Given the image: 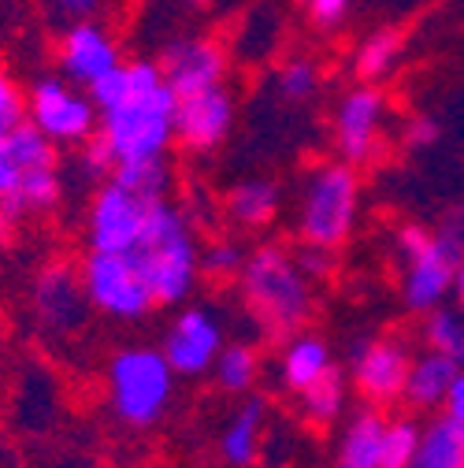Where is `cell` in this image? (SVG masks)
<instances>
[{"label": "cell", "instance_id": "1", "mask_svg": "<svg viewBox=\"0 0 464 468\" xmlns=\"http://www.w3.org/2000/svg\"><path fill=\"white\" fill-rule=\"evenodd\" d=\"M97 104V138L115 156V167L131 160L167 156L175 145V90L156 60H123L90 86Z\"/></svg>", "mask_w": 464, "mask_h": 468}, {"label": "cell", "instance_id": "2", "mask_svg": "<svg viewBox=\"0 0 464 468\" xmlns=\"http://www.w3.org/2000/svg\"><path fill=\"white\" fill-rule=\"evenodd\" d=\"M238 294L253 324L275 342L298 335L316 309L312 279L301 271L294 253L275 242H264L246 253L238 271Z\"/></svg>", "mask_w": 464, "mask_h": 468}, {"label": "cell", "instance_id": "3", "mask_svg": "<svg viewBox=\"0 0 464 468\" xmlns=\"http://www.w3.org/2000/svg\"><path fill=\"white\" fill-rule=\"evenodd\" d=\"M156 305H183L201 279V246L190 216L167 197L149 201L134 250L127 253Z\"/></svg>", "mask_w": 464, "mask_h": 468}, {"label": "cell", "instance_id": "4", "mask_svg": "<svg viewBox=\"0 0 464 468\" xmlns=\"http://www.w3.org/2000/svg\"><path fill=\"white\" fill-rule=\"evenodd\" d=\"M397 253L405 261L401 298L413 313H431L453 294L457 268L464 264V212H449L435 230L405 223L397 230Z\"/></svg>", "mask_w": 464, "mask_h": 468}, {"label": "cell", "instance_id": "5", "mask_svg": "<svg viewBox=\"0 0 464 468\" xmlns=\"http://www.w3.org/2000/svg\"><path fill=\"white\" fill-rule=\"evenodd\" d=\"M357 216H361V175L353 164L323 160L301 179L298 216H294L298 242L338 250L350 242Z\"/></svg>", "mask_w": 464, "mask_h": 468}, {"label": "cell", "instance_id": "6", "mask_svg": "<svg viewBox=\"0 0 464 468\" xmlns=\"http://www.w3.org/2000/svg\"><path fill=\"white\" fill-rule=\"evenodd\" d=\"M104 390H108V405L115 420L145 431L160 424L167 413L171 394H175V368L167 365L163 349L127 346L108 361Z\"/></svg>", "mask_w": 464, "mask_h": 468}, {"label": "cell", "instance_id": "7", "mask_svg": "<svg viewBox=\"0 0 464 468\" xmlns=\"http://www.w3.org/2000/svg\"><path fill=\"white\" fill-rule=\"evenodd\" d=\"M97 104L90 90L75 86L71 79L37 75L26 90V123H34L48 142L60 149H79L97 134Z\"/></svg>", "mask_w": 464, "mask_h": 468}, {"label": "cell", "instance_id": "8", "mask_svg": "<svg viewBox=\"0 0 464 468\" xmlns=\"http://www.w3.org/2000/svg\"><path fill=\"white\" fill-rule=\"evenodd\" d=\"M79 275H82V290L90 298V309H97L111 320L134 324V320H145L156 309L138 264L127 253L90 250L86 261L79 264Z\"/></svg>", "mask_w": 464, "mask_h": 468}, {"label": "cell", "instance_id": "9", "mask_svg": "<svg viewBox=\"0 0 464 468\" xmlns=\"http://www.w3.org/2000/svg\"><path fill=\"white\" fill-rule=\"evenodd\" d=\"M156 68L163 82L175 90V97L223 86L230 75V48L216 34L201 30H179L167 34L156 52Z\"/></svg>", "mask_w": 464, "mask_h": 468}, {"label": "cell", "instance_id": "10", "mask_svg": "<svg viewBox=\"0 0 464 468\" xmlns=\"http://www.w3.org/2000/svg\"><path fill=\"white\" fill-rule=\"evenodd\" d=\"M390 104L375 82H357L345 90L331 115V138L338 149V160L364 167L383 153V131H386Z\"/></svg>", "mask_w": 464, "mask_h": 468}, {"label": "cell", "instance_id": "11", "mask_svg": "<svg viewBox=\"0 0 464 468\" xmlns=\"http://www.w3.org/2000/svg\"><path fill=\"white\" fill-rule=\"evenodd\" d=\"M149 201L131 194L115 179H104L86 208V246L100 253H131L142 223H145Z\"/></svg>", "mask_w": 464, "mask_h": 468}, {"label": "cell", "instance_id": "12", "mask_svg": "<svg viewBox=\"0 0 464 468\" xmlns=\"http://www.w3.org/2000/svg\"><path fill=\"white\" fill-rule=\"evenodd\" d=\"M123 60H127L123 41L115 37L100 19H71L64 27L60 41H56V68H60L64 79H71L82 90L100 82Z\"/></svg>", "mask_w": 464, "mask_h": 468}, {"label": "cell", "instance_id": "13", "mask_svg": "<svg viewBox=\"0 0 464 468\" xmlns=\"http://www.w3.org/2000/svg\"><path fill=\"white\" fill-rule=\"evenodd\" d=\"M223 324H219V313L208 309V305H186L175 313V320L167 324L163 331V357L167 365L175 368V376H186V379H197V376H208L219 349H223Z\"/></svg>", "mask_w": 464, "mask_h": 468}, {"label": "cell", "instance_id": "14", "mask_svg": "<svg viewBox=\"0 0 464 468\" xmlns=\"http://www.w3.org/2000/svg\"><path fill=\"white\" fill-rule=\"evenodd\" d=\"M235 120H238V104H235V93L227 90V82L186 93L175 104V142L194 156H208L230 138Z\"/></svg>", "mask_w": 464, "mask_h": 468}, {"label": "cell", "instance_id": "15", "mask_svg": "<svg viewBox=\"0 0 464 468\" xmlns=\"http://www.w3.org/2000/svg\"><path fill=\"white\" fill-rule=\"evenodd\" d=\"M30 305L37 324L48 335H75L86 320H90V298L82 290V275L79 268H71L68 261H52L37 271L34 290H30Z\"/></svg>", "mask_w": 464, "mask_h": 468}, {"label": "cell", "instance_id": "16", "mask_svg": "<svg viewBox=\"0 0 464 468\" xmlns=\"http://www.w3.org/2000/svg\"><path fill=\"white\" fill-rule=\"evenodd\" d=\"M409 349L397 338H368L353 346V372L350 383L368 405H394L405 394V379H409Z\"/></svg>", "mask_w": 464, "mask_h": 468}, {"label": "cell", "instance_id": "17", "mask_svg": "<svg viewBox=\"0 0 464 468\" xmlns=\"http://www.w3.org/2000/svg\"><path fill=\"white\" fill-rule=\"evenodd\" d=\"M264 424H268V401L257 394L253 398L246 394L219 431V457L227 461V468H253L257 464L260 442H264Z\"/></svg>", "mask_w": 464, "mask_h": 468}, {"label": "cell", "instance_id": "18", "mask_svg": "<svg viewBox=\"0 0 464 468\" xmlns=\"http://www.w3.org/2000/svg\"><path fill=\"white\" fill-rule=\"evenodd\" d=\"M223 212L235 227H246V230H264L279 219L282 212V186L275 179H242L227 190L223 197Z\"/></svg>", "mask_w": 464, "mask_h": 468}, {"label": "cell", "instance_id": "19", "mask_svg": "<svg viewBox=\"0 0 464 468\" xmlns=\"http://www.w3.org/2000/svg\"><path fill=\"white\" fill-rule=\"evenodd\" d=\"M327 368H334V357H331V346L320 338V335H309V331H298L282 342V357H279V379L286 390L301 394L309 383H316Z\"/></svg>", "mask_w": 464, "mask_h": 468}, {"label": "cell", "instance_id": "20", "mask_svg": "<svg viewBox=\"0 0 464 468\" xmlns=\"http://www.w3.org/2000/svg\"><path fill=\"white\" fill-rule=\"evenodd\" d=\"M383 428L386 417L379 413V405L353 413L342 431L334 468H383Z\"/></svg>", "mask_w": 464, "mask_h": 468}, {"label": "cell", "instance_id": "21", "mask_svg": "<svg viewBox=\"0 0 464 468\" xmlns=\"http://www.w3.org/2000/svg\"><path fill=\"white\" fill-rule=\"evenodd\" d=\"M460 372V365L438 349H427V354L413 357L409 365V379H405V401L413 409H442V398L453 383V376Z\"/></svg>", "mask_w": 464, "mask_h": 468}, {"label": "cell", "instance_id": "22", "mask_svg": "<svg viewBox=\"0 0 464 468\" xmlns=\"http://www.w3.org/2000/svg\"><path fill=\"white\" fill-rule=\"evenodd\" d=\"M409 468H464V435L449 417H435L420 428V446Z\"/></svg>", "mask_w": 464, "mask_h": 468}, {"label": "cell", "instance_id": "23", "mask_svg": "<svg viewBox=\"0 0 464 468\" xmlns=\"http://www.w3.org/2000/svg\"><path fill=\"white\" fill-rule=\"evenodd\" d=\"M212 379L223 394L246 398L260 379V354L249 342H223L219 357L212 365Z\"/></svg>", "mask_w": 464, "mask_h": 468}, {"label": "cell", "instance_id": "24", "mask_svg": "<svg viewBox=\"0 0 464 468\" xmlns=\"http://www.w3.org/2000/svg\"><path fill=\"white\" fill-rule=\"evenodd\" d=\"M401 52H405V37L394 27L372 30L357 52H353V71L361 82H383L394 75V68L401 64Z\"/></svg>", "mask_w": 464, "mask_h": 468}, {"label": "cell", "instance_id": "25", "mask_svg": "<svg viewBox=\"0 0 464 468\" xmlns=\"http://www.w3.org/2000/svg\"><path fill=\"white\" fill-rule=\"evenodd\" d=\"M345 394H350V383L338 368H327L316 383H309L298 398H301V417L312 424V428H331L342 409H345Z\"/></svg>", "mask_w": 464, "mask_h": 468}, {"label": "cell", "instance_id": "26", "mask_svg": "<svg viewBox=\"0 0 464 468\" xmlns=\"http://www.w3.org/2000/svg\"><path fill=\"white\" fill-rule=\"evenodd\" d=\"M111 179L120 183V186H127L131 194L145 197V201H160V197H167V190H171V167H167V156L131 160V164L115 167Z\"/></svg>", "mask_w": 464, "mask_h": 468}, {"label": "cell", "instance_id": "27", "mask_svg": "<svg viewBox=\"0 0 464 468\" xmlns=\"http://www.w3.org/2000/svg\"><path fill=\"white\" fill-rule=\"evenodd\" d=\"M424 342L427 349H438V354L453 357L464 368V309H449L446 302L431 313H424Z\"/></svg>", "mask_w": 464, "mask_h": 468}, {"label": "cell", "instance_id": "28", "mask_svg": "<svg viewBox=\"0 0 464 468\" xmlns=\"http://www.w3.org/2000/svg\"><path fill=\"white\" fill-rule=\"evenodd\" d=\"M320 82H323V71H320V64L312 60V56H290L275 75V93L290 104H301V101L316 97Z\"/></svg>", "mask_w": 464, "mask_h": 468}, {"label": "cell", "instance_id": "29", "mask_svg": "<svg viewBox=\"0 0 464 468\" xmlns=\"http://www.w3.org/2000/svg\"><path fill=\"white\" fill-rule=\"evenodd\" d=\"M420 446V424L409 417L386 420L383 428V468H409Z\"/></svg>", "mask_w": 464, "mask_h": 468}, {"label": "cell", "instance_id": "30", "mask_svg": "<svg viewBox=\"0 0 464 468\" xmlns=\"http://www.w3.org/2000/svg\"><path fill=\"white\" fill-rule=\"evenodd\" d=\"M246 250L235 239H216L201 250V275H208L212 282H235L242 271Z\"/></svg>", "mask_w": 464, "mask_h": 468}, {"label": "cell", "instance_id": "31", "mask_svg": "<svg viewBox=\"0 0 464 468\" xmlns=\"http://www.w3.org/2000/svg\"><path fill=\"white\" fill-rule=\"evenodd\" d=\"M26 120V90L12 71L0 68V138Z\"/></svg>", "mask_w": 464, "mask_h": 468}, {"label": "cell", "instance_id": "32", "mask_svg": "<svg viewBox=\"0 0 464 468\" xmlns=\"http://www.w3.org/2000/svg\"><path fill=\"white\" fill-rule=\"evenodd\" d=\"M111 171H115V156L108 153V145L97 134L79 145V175H82V179L104 183V179H111Z\"/></svg>", "mask_w": 464, "mask_h": 468}, {"label": "cell", "instance_id": "33", "mask_svg": "<svg viewBox=\"0 0 464 468\" xmlns=\"http://www.w3.org/2000/svg\"><path fill=\"white\" fill-rule=\"evenodd\" d=\"M305 5V16L312 27L320 30H334L345 23V16L353 12V0H301Z\"/></svg>", "mask_w": 464, "mask_h": 468}, {"label": "cell", "instance_id": "34", "mask_svg": "<svg viewBox=\"0 0 464 468\" xmlns=\"http://www.w3.org/2000/svg\"><path fill=\"white\" fill-rule=\"evenodd\" d=\"M438 138H442V127H438V120L435 115H413L409 123H405V131H401V142H405V149H413V153H420V149H431V145H438Z\"/></svg>", "mask_w": 464, "mask_h": 468}, {"label": "cell", "instance_id": "35", "mask_svg": "<svg viewBox=\"0 0 464 468\" xmlns=\"http://www.w3.org/2000/svg\"><path fill=\"white\" fill-rule=\"evenodd\" d=\"M298 257V264H301V271L316 282V279H327L331 271H334V250H323V246H305L301 242V250L294 253Z\"/></svg>", "mask_w": 464, "mask_h": 468}, {"label": "cell", "instance_id": "36", "mask_svg": "<svg viewBox=\"0 0 464 468\" xmlns=\"http://www.w3.org/2000/svg\"><path fill=\"white\" fill-rule=\"evenodd\" d=\"M48 5H52L56 16H64V19H97L104 0H48Z\"/></svg>", "mask_w": 464, "mask_h": 468}, {"label": "cell", "instance_id": "37", "mask_svg": "<svg viewBox=\"0 0 464 468\" xmlns=\"http://www.w3.org/2000/svg\"><path fill=\"white\" fill-rule=\"evenodd\" d=\"M442 417H449L453 424L464 428V368L453 376V383H449V390L442 398Z\"/></svg>", "mask_w": 464, "mask_h": 468}, {"label": "cell", "instance_id": "38", "mask_svg": "<svg viewBox=\"0 0 464 468\" xmlns=\"http://www.w3.org/2000/svg\"><path fill=\"white\" fill-rule=\"evenodd\" d=\"M16 183H19L16 160H12V153H8V142L0 138V197H8V194L16 190Z\"/></svg>", "mask_w": 464, "mask_h": 468}, {"label": "cell", "instance_id": "39", "mask_svg": "<svg viewBox=\"0 0 464 468\" xmlns=\"http://www.w3.org/2000/svg\"><path fill=\"white\" fill-rule=\"evenodd\" d=\"M179 12H190V16H208L216 0H171Z\"/></svg>", "mask_w": 464, "mask_h": 468}, {"label": "cell", "instance_id": "40", "mask_svg": "<svg viewBox=\"0 0 464 468\" xmlns=\"http://www.w3.org/2000/svg\"><path fill=\"white\" fill-rule=\"evenodd\" d=\"M453 298H457V305L464 309V264L457 268V279H453Z\"/></svg>", "mask_w": 464, "mask_h": 468}, {"label": "cell", "instance_id": "41", "mask_svg": "<svg viewBox=\"0 0 464 468\" xmlns=\"http://www.w3.org/2000/svg\"><path fill=\"white\" fill-rule=\"evenodd\" d=\"M460 435H464V428H460Z\"/></svg>", "mask_w": 464, "mask_h": 468}]
</instances>
